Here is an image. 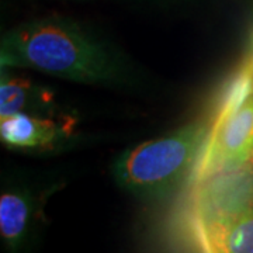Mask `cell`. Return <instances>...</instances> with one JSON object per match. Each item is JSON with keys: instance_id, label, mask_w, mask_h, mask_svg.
<instances>
[{"instance_id": "obj_5", "label": "cell", "mask_w": 253, "mask_h": 253, "mask_svg": "<svg viewBox=\"0 0 253 253\" xmlns=\"http://www.w3.org/2000/svg\"><path fill=\"white\" fill-rule=\"evenodd\" d=\"M62 134V128L51 118L37 117L24 111L0 118V136L3 144L9 148H48L54 145Z\"/></svg>"}, {"instance_id": "obj_2", "label": "cell", "mask_w": 253, "mask_h": 253, "mask_svg": "<svg viewBox=\"0 0 253 253\" xmlns=\"http://www.w3.org/2000/svg\"><path fill=\"white\" fill-rule=\"evenodd\" d=\"M199 120L169 135L146 141L118 156L113 174L123 190L142 199H162L194 172L210 134Z\"/></svg>"}, {"instance_id": "obj_11", "label": "cell", "mask_w": 253, "mask_h": 253, "mask_svg": "<svg viewBox=\"0 0 253 253\" xmlns=\"http://www.w3.org/2000/svg\"><path fill=\"white\" fill-rule=\"evenodd\" d=\"M252 38H253V36H252Z\"/></svg>"}, {"instance_id": "obj_6", "label": "cell", "mask_w": 253, "mask_h": 253, "mask_svg": "<svg viewBox=\"0 0 253 253\" xmlns=\"http://www.w3.org/2000/svg\"><path fill=\"white\" fill-rule=\"evenodd\" d=\"M30 201L26 196L6 191L0 197V235L9 248H17L27 231Z\"/></svg>"}, {"instance_id": "obj_10", "label": "cell", "mask_w": 253, "mask_h": 253, "mask_svg": "<svg viewBox=\"0 0 253 253\" xmlns=\"http://www.w3.org/2000/svg\"><path fill=\"white\" fill-rule=\"evenodd\" d=\"M252 159H253V156H252Z\"/></svg>"}, {"instance_id": "obj_4", "label": "cell", "mask_w": 253, "mask_h": 253, "mask_svg": "<svg viewBox=\"0 0 253 253\" xmlns=\"http://www.w3.org/2000/svg\"><path fill=\"white\" fill-rule=\"evenodd\" d=\"M194 187L191 221L201 246L210 251L214 239L253 203V170L245 163L235 169L215 173Z\"/></svg>"}, {"instance_id": "obj_7", "label": "cell", "mask_w": 253, "mask_h": 253, "mask_svg": "<svg viewBox=\"0 0 253 253\" xmlns=\"http://www.w3.org/2000/svg\"><path fill=\"white\" fill-rule=\"evenodd\" d=\"M210 252L253 253V203L214 239Z\"/></svg>"}, {"instance_id": "obj_1", "label": "cell", "mask_w": 253, "mask_h": 253, "mask_svg": "<svg viewBox=\"0 0 253 253\" xmlns=\"http://www.w3.org/2000/svg\"><path fill=\"white\" fill-rule=\"evenodd\" d=\"M1 68H28L59 79L110 84L126 66L107 44L65 18H41L7 31L0 44Z\"/></svg>"}, {"instance_id": "obj_9", "label": "cell", "mask_w": 253, "mask_h": 253, "mask_svg": "<svg viewBox=\"0 0 253 253\" xmlns=\"http://www.w3.org/2000/svg\"><path fill=\"white\" fill-rule=\"evenodd\" d=\"M246 69H248V73H249V78H251V87H252V93H253V54L252 56L249 58V61L245 63Z\"/></svg>"}, {"instance_id": "obj_3", "label": "cell", "mask_w": 253, "mask_h": 253, "mask_svg": "<svg viewBox=\"0 0 253 253\" xmlns=\"http://www.w3.org/2000/svg\"><path fill=\"white\" fill-rule=\"evenodd\" d=\"M253 156V93L246 66L226 94L215 123L191 174L197 184L215 173L231 170Z\"/></svg>"}, {"instance_id": "obj_8", "label": "cell", "mask_w": 253, "mask_h": 253, "mask_svg": "<svg viewBox=\"0 0 253 253\" xmlns=\"http://www.w3.org/2000/svg\"><path fill=\"white\" fill-rule=\"evenodd\" d=\"M30 99V86L17 78H10L1 71L0 83V118L24 111Z\"/></svg>"}]
</instances>
